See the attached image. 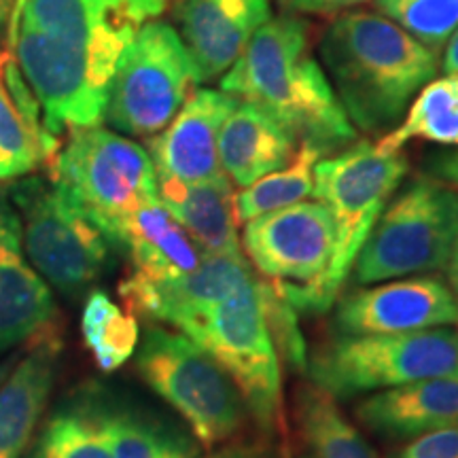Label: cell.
Returning a JSON list of instances; mask_svg holds the SVG:
<instances>
[{
    "instance_id": "cell-31",
    "label": "cell",
    "mask_w": 458,
    "mask_h": 458,
    "mask_svg": "<svg viewBox=\"0 0 458 458\" xmlns=\"http://www.w3.org/2000/svg\"><path fill=\"white\" fill-rule=\"evenodd\" d=\"M377 9L416 41L437 51L458 28V0H376Z\"/></svg>"
},
{
    "instance_id": "cell-7",
    "label": "cell",
    "mask_w": 458,
    "mask_h": 458,
    "mask_svg": "<svg viewBox=\"0 0 458 458\" xmlns=\"http://www.w3.org/2000/svg\"><path fill=\"white\" fill-rule=\"evenodd\" d=\"M136 368L142 380L185 418L206 448L236 435L244 418L238 386L204 348L185 334L147 329Z\"/></svg>"
},
{
    "instance_id": "cell-2",
    "label": "cell",
    "mask_w": 458,
    "mask_h": 458,
    "mask_svg": "<svg viewBox=\"0 0 458 458\" xmlns=\"http://www.w3.org/2000/svg\"><path fill=\"white\" fill-rule=\"evenodd\" d=\"M221 91L259 106L323 151L357 139L327 74L308 54L306 24L295 17L266 21L221 77Z\"/></svg>"
},
{
    "instance_id": "cell-35",
    "label": "cell",
    "mask_w": 458,
    "mask_h": 458,
    "mask_svg": "<svg viewBox=\"0 0 458 458\" xmlns=\"http://www.w3.org/2000/svg\"><path fill=\"white\" fill-rule=\"evenodd\" d=\"M442 68L445 74H458V28L448 38V45H445Z\"/></svg>"
},
{
    "instance_id": "cell-40",
    "label": "cell",
    "mask_w": 458,
    "mask_h": 458,
    "mask_svg": "<svg viewBox=\"0 0 458 458\" xmlns=\"http://www.w3.org/2000/svg\"><path fill=\"white\" fill-rule=\"evenodd\" d=\"M303 458H314V456H303Z\"/></svg>"
},
{
    "instance_id": "cell-24",
    "label": "cell",
    "mask_w": 458,
    "mask_h": 458,
    "mask_svg": "<svg viewBox=\"0 0 458 458\" xmlns=\"http://www.w3.org/2000/svg\"><path fill=\"white\" fill-rule=\"evenodd\" d=\"M96 420L113 458H196L198 445L185 433L130 408H98Z\"/></svg>"
},
{
    "instance_id": "cell-27",
    "label": "cell",
    "mask_w": 458,
    "mask_h": 458,
    "mask_svg": "<svg viewBox=\"0 0 458 458\" xmlns=\"http://www.w3.org/2000/svg\"><path fill=\"white\" fill-rule=\"evenodd\" d=\"M83 342L100 369H119L136 354L139 320L114 303L105 291H91L81 314Z\"/></svg>"
},
{
    "instance_id": "cell-34",
    "label": "cell",
    "mask_w": 458,
    "mask_h": 458,
    "mask_svg": "<svg viewBox=\"0 0 458 458\" xmlns=\"http://www.w3.org/2000/svg\"><path fill=\"white\" fill-rule=\"evenodd\" d=\"M431 172L437 176V181L452 182L458 187V151L442 153V156L433 157Z\"/></svg>"
},
{
    "instance_id": "cell-11",
    "label": "cell",
    "mask_w": 458,
    "mask_h": 458,
    "mask_svg": "<svg viewBox=\"0 0 458 458\" xmlns=\"http://www.w3.org/2000/svg\"><path fill=\"white\" fill-rule=\"evenodd\" d=\"M249 259L297 312H323L320 291L335 255L334 216L320 202H300L249 221Z\"/></svg>"
},
{
    "instance_id": "cell-14",
    "label": "cell",
    "mask_w": 458,
    "mask_h": 458,
    "mask_svg": "<svg viewBox=\"0 0 458 458\" xmlns=\"http://www.w3.org/2000/svg\"><path fill=\"white\" fill-rule=\"evenodd\" d=\"M335 325L344 335H397L458 327V301L439 276L397 278L344 297Z\"/></svg>"
},
{
    "instance_id": "cell-18",
    "label": "cell",
    "mask_w": 458,
    "mask_h": 458,
    "mask_svg": "<svg viewBox=\"0 0 458 458\" xmlns=\"http://www.w3.org/2000/svg\"><path fill=\"white\" fill-rule=\"evenodd\" d=\"M57 310L45 283L21 250L20 216L0 202V354L54 329Z\"/></svg>"
},
{
    "instance_id": "cell-37",
    "label": "cell",
    "mask_w": 458,
    "mask_h": 458,
    "mask_svg": "<svg viewBox=\"0 0 458 458\" xmlns=\"http://www.w3.org/2000/svg\"><path fill=\"white\" fill-rule=\"evenodd\" d=\"M445 272H448V286L458 301V238L454 242V249H452V255L448 259V266H445Z\"/></svg>"
},
{
    "instance_id": "cell-13",
    "label": "cell",
    "mask_w": 458,
    "mask_h": 458,
    "mask_svg": "<svg viewBox=\"0 0 458 458\" xmlns=\"http://www.w3.org/2000/svg\"><path fill=\"white\" fill-rule=\"evenodd\" d=\"M253 278L242 255L204 253L193 272L174 278H148L131 272L119 286L128 312L189 334L216 303Z\"/></svg>"
},
{
    "instance_id": "cell-1",
    "label": "cell",
    "mask_w": 458,
    "mask_h": 458,
    "mask_svg": "<svg viewBox=\"0 0 458 458\" xmlns=\"http://www.w3.org/2000/svg\"><path fill=\"white\" fill-rule=\"evenodd\" d=\"M318 49L348 119L369 134L391 130L439 66L437 51L368 11L331 21Z\"/></svg>"
},
{
    "instance_id": "cell-4",
    "label": "cell",
    "mask_w": 458,
    "mask_h": 458,
    "mask_svg": "<svg viewBox=\"0 0 458 458\" xmlns=\"http://www.w3.org/2000/svg\"><path fill=\"white\" fill-rule=\"evenodd\" d=\"M408 174V157L401 148H385L380 142H359L335 157L314 165V191L335 223V255L320 291L323 310L334 303L352 272L354 259L388 199Z\"/></svg>"
},
{
    "instance_id": "cell-32",
    "label": "cell",
    "mask_w": 458,
    "mask_h": 458,
    "mask_svg": "<svg viewBox=\"0 0 458 458\" xmlns=\"http://www.w3.org/2000/svg\"><path fill=\"white\" fill-rule=\"evenodd\" d=\"M399 458H458V427L418 435Z\"/></svg>"
},
{
    "instance_id": "cell-28",
    "label": "cell",
    "mask_w": 458,
    "mask_h": 458,
    "mask_svg": "<svg viewBox=\"0 0 458 458\" xmlns=\"http://www.w3.org/2000/svg\"><path fill=\"white\" fill-rule=\"evenodd\" d=\"M411 139L458 147V74L427 83L408 108L403 123L377 142L385 148H401Z\"/></svg>"
},
{
    "instance_id": "cell-10",
    "label": "cell",
    "mask_w": 458,
    "mask_h": 458,
    "mask_svg": "<svg viewBox=\"0 0 458 458\" xmlns=\"http://www.w3.org/2000/svg\"><path fill=\"white\" fill-rule=\"evenodd\" d=\"M225 369L263 428L280 418L278 348L263 308V280L250 278L187 334Z\"/></svg>"
},
{
    "instance_id": "cell-6",
    "label": "cell",
    "mask_w": 458,
    "mask_h": 458,
    "mask_svg": "<svg viewBox=\"0 0 458 458\" xmlns=\"http://www.w3.org/2000/svg\"><path fill=\"white\" fill-rule=\"evenodd\" d=\"M312 385L344 399L458 374V327L397 335H342L308 357Z\"/></svg>"
},
{
    "instance_id": "cell-17",
    "label": "cell",
    "mask_w": 458,
    "mask_h": 458,
    "mask_svg": "<svg viewBox=\"0 0 458 458\" xmlns=\"http://www.w3.org/2000/svg\"><path fill=\"white\" fill-rule=\"evenodd\" d=\"M238 105L240 98L227 91H193L168 128L147 142L156 172L182 182L208 181L223 174L216 142L223 123Z\"/></svg>"
},
{
    "instance_id": "cell-21",
    "label": "cell",
    "mask_w": 458,
    "mask_h": 458,
    "mask_svg": "<svg viewBox=\"0 0 458 458\" xmlns=\"http://www.w3.org/2000/svg\"><path fill=\"white\" fill-rule=\"evenodd\" d=\"M157 198L204 253L242 255L232 181L225 172L198 182H182L157 172Z\"/></svg>"
},
{
    "instance_id": "cell-16",
    "label": "cell",
    "mask_w": 458,
    "mask_h": 458,
    "mask_svg": "<svg viewBox=\"0 0 458 458\" xmlns=\"http://www.w3.org/2000/svg\"><path fill=\"white\" fill-rule=\"evenodd\" d=\"M174 20L198 83L221 77L270 21V0H174Z\"/></svg>"
},
{
    "instance_id": "cell-19",
    "label": "cell",
    "mask_w": 458,
    "mask_h": 458,
    "mask_svg": "<svg viewBox=\"0 0 458 458\" xmlns=\"http://www.w3.org/2000/svg\"><path fill=\"white\" fill-rule=\"evenodd\" d=\"M354 414L385 437H418L458 427V374L386 388L360 401Z\"/></svg>"
},
{
    "instance_id": "cell-30",
    "label": "cell",
    "mask_w": 458,
    "mask_h": 458,
    "mask_svg": "<svg viewBox=\"0 0 458 458\" xmlns=\"http://www.w3.org/2000/svg\"><path fill=\"white\" fill-rule=\"evenodd\" d=\"M45 162L51 159L43 142L28 125L0 79V181L21 179Z\"/></svg>"
},
{
    "instance_id": "cell-39",
    "label": "cell",
    "mask_w": 458,
    "mask_h": 458,
    "mask_svg": "<svg viewBox=\"0 0 458 458\" xmlns=\"http://www.w3.org/2000/svg\"><path fill=\"white\" fill-rule=\"evenodd\" d=\"M24 4H26V0H15V3H13V13H11V24H13L17 17H20V11H21V7H24Z\"/></svg>"
},
{
    "instance_id": "cell-15",
    "label": "cell",
    "mask_w": 458,
    "mask_h": 458,
    "mask_svg": "<svg viewBox=\"0 0 458 458\" xmlns=\"http://www.w3.org/2000/svg\"><path fill=\"white\" fill-rule=\"evenodd\" d=\"M168 3L170 0H26L9 32L21 21L117 66L136 32L147 20L162 13Z\"/></svg>"
},
{
    "instance_id": "cell-8",
    "label": "cell",
    "mask_w": 458,
    "mask_h": 458,
    "mask_svg": "<svg viewBox=\"0 0 458 458\" xmlns=\"http://www.w3.org/2000/svg\"><path fill=\"white\" fill-rule=\"evenodd\" d=\"M54 181L71 193L114 246L122 223L157 198V172L140 145L96 128L71 131L55 157Z\"/></svg>"
},
{
    "instance_id": "cell-20",
    "label": "cell",
    "mask_w": 458,
    "mask_h": 458,
    "mask_svg": "<svg viewBox=\"0 0 458 458\" xmlns=\"http://www.w3.org/2000/svg\"><path fill=\"white\" fill-rule=\"evenodd\" d=\"M60 359V337L45 331L0 385V458H20L47 405Z\"/></svg>"
},
{
    "instance_id": "cell-26",
    "label": "cell",
    "mask_w": 458,
    "mask_h": 458,
    "mask_svg": "<svg viewBox=\"0 0 458 458\" xmlns=\"http://www.w3.org/2000/svg\"><path fill=\"white\" fill-rule=\"evenodd\" d=\"M323 148L310 140H301L293 162L286 168L263 176L250 187L233 193V215L238 223H249L257 216L274 213L303 202L314 191V165Z\"/></svg>"
},
{
    "instance_id": "cell-33",
    "label": "cell",
    "mask_w": 458,
    "mask_h": 458,
    "mask_svg": "<svg viewBox=\"0 0 458 458\" xmlns=\"http://www.w3.org/2000/svg\"><path fill=\"white\" fill-rule=\"evenodd\" d=\"M283 3L286 7L301 11V13H331V11L354 7L365 0H283Z\"/></svg>"
},
{
    "instance_id": "cell-23",
    "label": "cell",
    "mask_w": 458,
    "mask_h": 458,
    "mask_svg": "<svg viewBox=\"0 0 458 458\" xmlns=\"http://www.w3.org/2000/svg\"><path fill=\"white\" fill-rule=\"evenodd\" d=\"M114 246L128 250L134 272L148 278L182 276L196 270L204 257L159 199L140 206L122 223Z\"/></svg>"
},
{
    "instance_id": "cell-29",
    "label": "cell",
    "mask_w": 458,
    "mask_h": 458,
    "mask_svg": "<svg viewBox=\"0 0 458 458\" xmlns=\"http://www.w3.org/2000/svg\"><path fill=\"white\" fill-rule=\"evenodd\" d=\"M34 458H113V452L91 411L64 410L47 422Z\"/></svg>"
},
{
    "instance_id": "cell-22",
    "label": "cell",
    "mask_w": 458,
    "mask_h": 458,
    "mask_svg": "<svg viewBox=\"0 0 458 458\" xmlns=\"http://www.w3.org/2000/svg\"><path fill=\"white\" fill-rule=\"evenodd\" d=\"M221 170L233 185L250 187L293 162L295 136L259 106L240 102L219 131Z\"/></svg>"
},
{
    "instance_id": "cell-25",
    "label": "cell",
    "mask_w": 458,
    "mask_h": 458,
    "mask_svg": "<svg viewBox=\"0 0 458 458\" xmlns=\"http://www.w3.org/2000/svg\"><path fill=\"white\" fill-rule=\"evenodd\" d=\"M297 425L314 458H380L344 418L335 397L317 385L301 386L297 394Z\"/></svg>"
},
{
    "instance_id": "cell-36",
    "label": "cell",
    "mask_w": 458,
    "mask_h": 458,
    "mask_svg": "<svg viewBox=\"0 0 458 458\" xmlns=\"http://www.w3.org/2000/svg\"><path fill=\"white\" fill-rule=\"evenodd\" d=\"M215 458H274V456L259 448H253V445H236V448H227L219 452Z\"/></svg>"
},
{
    "instance_id": "cell-5",
    "label": "cell",
    "mask_w": 458,
    "mask_h": 458,
    "mask_svg": "<svg viewBox=\"0 0 458 458\" xmlns=\"http://www.w3.org/2000/svg\"><path fill=\"white\" fill-rule=\"evenodd\" d=\"M21 244L41 278L66 297L81 295L106 272L111 240L60 182L26 179L11 187Z\"/></svg>"
},
{
    "instance_id": "cell-3",
    "label": "cell",
    "mask_w": 458,
    "mask_h": 458,
    "mask_svg": "<svg viewBox=\"0 0 458 458\" xmlns=\"http://www.w3.org/2000/svg\"><path fill=\"white\" fill-rule=\"evenodd\" d=\"M456 238L458 191L418 176L376 221L354 259V280L377 284L444 270Z\"/></svg>"
},
{
    "instance_id": "cell-12",
    "label": "cell",
    "mask_w": 458,
    "mask_h": 458,
    "mask_svg": "<svg viewBox=\"0 0 458 458\" xmlns=\"http://www.w3.org/2000/svg\"><path fill=\"white\" fill-rule=\"evenodd\" d=\"M9 43L41 105L43 125L51 136L96 128L102 122L117 66L21 21L9 32Z\"/></svg>"
},
{
    "instance_id": "cell-38",
    "label": "cell",
    "mask_w": 458,
    "mask_h": 458,
    "mask_svg": "<svg viewBox=\"0 0 458 458\" xmlns=\"http://www.w3.org/2000/svg\"><path fill=\"white\" fill-rule=\"evenodd\" d=\"M15 363H17V359H15V357H9V359L0 360V385H3L4 377L9 376V371L13 369V365H15Z\"/></svg>"
},
{
    "instance_id": "cell-9",
    "label": "cell",
    "mask_w": 458,
    "mask_h": 458,
    "mask_svg": "<svg viewBox=\"0 0 458 458\" xmlns=\"http://www.w3.org/2000/svg\"><path fill=\"white\" fill-rule=\"evenodd\" d=\"M196 83V66L179 32L165 21H147L119 57L102 119L131 136L157 134Z\"/></svg>"
}]
</instances>
